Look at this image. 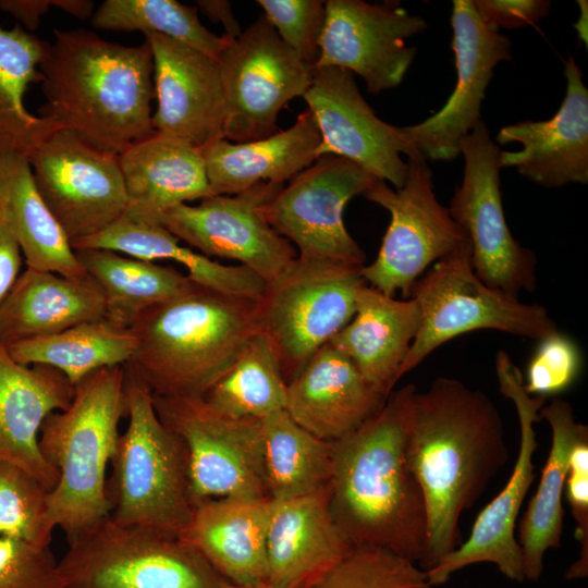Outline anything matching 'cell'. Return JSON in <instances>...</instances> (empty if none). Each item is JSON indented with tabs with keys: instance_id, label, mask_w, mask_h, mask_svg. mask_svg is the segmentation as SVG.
Listing matches in <instances>:
<instances>
[{
	"instance_id": "cell-22",
	"label": "cell",
	"mask_w": 588,
	"mask_h": 588,
	"mask_svg": "<svg viewBox=\"0 0 588 588\" xmlns=\"http://www.w3.org/2000/svg\"><path fill=\"white\" fill-rule=\"evenodd\" d=\"M566 91L558 112L547 121H523L504 126L495 140L519 143L522 150L500 151V168L515 167L546 188L588 182V89L569 57L564 63Z\"/></svg>"
},
{
	"instance_id": "cell-44",
	"label": "cell",
	"mask_w": 588,
	"mask_h": 588,
	"mask_svg": "<svg viewBox=\"0 0 588 588\" xmlns=\"http://www.w3.org/2000/svg\"><path fill=\"white\" fill-rule=\"evenodd\" d=\"M0 588H64L50 547L0 537Z\"/></svg>"
},
{
	"instance_id": "cell-17",
	"label": "cell",
	"mask_w": 588,
	"mask_h": 588,
	"mask_svg": "<svg viewBox=\"0 0 588 588\" xmlns=\"http://www.w3.org/2000/svg\"><path fill=\"white\" fill-rule=\"evenodd\" d=\"M284 184L260 182L238 194L182 204L158 221L198 253L236 260L266 284L297 258L293 245L266 220L262 207Z\"/></svg>"
},
{
	"instance_id": "cell-37",
	"label": "cell",
	"mask_w": 588,
	"mask_h": 588,
	"mask_svg": "<svg viewBox=\"0 0 588 588\" xmlns=\"http://www.w3.org/2000/svg\"><path fill=\"white\" fill-rule=\"evenodd\" d=\"M135 346L136 339L131 329L101 319L23 340L7 347L17 363L54 368L74 387L94 371L127 365Z\"/></svg>"
},
{
	"instance_id": "cell-47",
	"label": "cell",
	"mask_w": 588,
	"mask_h": 588,
	"mask_svg": "<svg viewBox=\"0 0 588 588\" xmlns=\"http://www.w3.org/2000/svg\"><path fill=\"white\" fill-rule=\"evenodd\" d=\"M23 260L20 245L0 204V304L21 274Z\"/></svg>"
},
{
	"instance_id": "cell-52",
	"label": "cell",
	"mask_w": 588,
	"mask_h": 588,
	"mask_svg": "<svg viewBox=\"0 0 588 588\" xmlns=\"http://www.w3.org/2000/svg\"><path fill=\"white\" fill-rule=\"evenodd\" d=\"M221 588H273L268 583L257 584V585H238L230 581H225Z\"/></svg>"
},
{
	"instance_id": "cell-36",
	"label": "cell",
	"mask_w": 588,
	"mask_h": 588,
	"mask_svg": "<svg viewBox=\"0 0 588 588\" xmlns=\"http://www.w3.org/2000/svg\"><path fill=\"white\" fill-rule=\"evenodd\" d=\"M260 452L269 500L302 497L328 487L333 442L311 434L285 411L260 420Z\"/></svg>"
},
{
	"instance_id": "cell-26",
	"label": "cell",
	"mask_w": 588,
	"mask_h": 588,
	"mask_svg": "<svg viewBox=\"0 0 588 588\" xmlns=\"http://www.w3.org/2000/svg\"><path fill=\"white\" fill-rule=\"evenodd\" d=\"M269 511V499L205 501L194 506L180 539L230 583H268Z\"/></svg>"
},
{
	"instance_id": "cell-2",
	"label": "cell",
	"mask_w": 588,
	"mask_h": 588,
	"mask_svg": "<svg viewBox=\"0 0 588 588\" xmlns=\"http://www.w3.org/2000/svg\"><path fill=\"white\" fill-rule=\"evenodd\" d=\"M416 387L393 390L359 428L333 442L328 504L352 547H376L420 563L427 510L406 456Z\"/></svg>"
},
{
	"instance_id": "cell-25",
	"label": "cell",
	"mask_w": 588,
	"mask_h": 588,
	"mask_svg": "<svg viewBox=\"0 0 588 588\" xmlns=\"http://www.w3.org/2000/svg\"><path fill=\"white\" fill-rule=\"evenodd\" d=\"M351 548L331 516L328 487L270 500L267 561L268 584L273 588H308Z\"/></svg>"
},
{
	"instance_id": "cell-28",
	"label": "cell",
	"mask_w": 588,
	"mask_h": 588,
	"mask_svg": "<svg viewBox=\"0 0 588 588\" xmlns=\"http://www.w3.org/2000/svg\"><path fill=\"white\" fill-rule=\"evenodd\" d=\"M320 143L317 122L307 110L285 131L243 143L219 138L199 152L211 194L234 195L260 182H289L314 163Z\"/></svg>"
},
{
	"instance_id": "cell-42",
	"label": "cell",
	"mask_w": 588,
	"mask_h": 588,
	"mask_svg": "<svg viewBox=\"0 0 588 588\" xmlns=\"http://www.w3.org/2000/svg\"><path fill=\"white\" fill-rule=\"evenodd\" d=\"M264 15L283 42L310 68L319 58V44L326 21L320 0H258Z\"/></svg>"
},
{
	"instance_id": "cell-43",
	"label": "cell",
	"mask_w": 588,
	"mask_h": 588,
	"mask_svg": "<svg viewBox=\"0 0 588 588\" xmlns=\"http://www.w3.org/2000/svg\"><path fill=\"white\" fill-rule=\"evenodd\" d=\"M580 370L577 344L558 331L540 340L527 366L524 388L532 396L558 395L576 381Z\"/></svg>"
},
{
	"instance_id": "cell-11",
	"label": "cell",
	"mask_w": 588,
	"mask_h": 588,
	"mask_svg": "<svg viewBox=\"0 0 588 588\" xmlns=\"http://www.w3.org/2000/svg\"><path fill=\"white\" fill-rule=\"evenodd\" d=\"M152 397L160 420L185 446L193 506L223 498L269 499L260 420L231 419L203 397Z\"/></svg>"
},
{
	"instance_id": "cell-35",
	"label": "cell",
	"mask_w": 588,
	"mask_h": 588,
	"mask_svg": "<svg viewBox=\"0 0 588 588\" xmlns=\"http://www.w3.org/2000/svg\"><path fill=\"white\" fill-rule=\"evenodd\" d=\"M48 45L19 25L0 26V155L27 158L60 130L53 121L28 112L24 105L27 87L42 81L39 65Z\"/></svg>"
},
{
	"instance_id": "cell-48",
	"label": "cell",
	"mask_w": 588,
	"mask_h": 588,
	"mask_svg": "<svg viewBox=\"0 0 588 588\" xmlns=\"http://www.w3.org/2000/svg\"><path fill=\"white\" fill-rule=\"evenodd\" d=\"M51 7L52 0H0V10L11 14L29 33L37 29Z\"/></svg>"
},
{
	"instance_id": "cell-46",
	"label": "cell",
	"mask_w": 588,
	"mask_h": 588,
	"mask_svg": "<svg viewBox=\"0 0 588 588\" xmlns=\"http://www.w3.org/2000/svg\"><path fill=\"white\" fill-rule=\"evenodd\" d=\"M471 3L481 21L495 30L534 25L551 8L548 0H474Z\"/></svg>"
},
{
	"instance_id": "cell-10",
	"label": "cell",
	"mask_w": 588,
	"mask_h": 588,
	"mask_svg": "<svg viewBox=\"0 0 588 588\" xmlns=\"http://www.w3.org/2000/svg\"><path fill=\"white\" fill-rule=\"evenodd\" d=\"M363 196L391 217L376 259L362 267L365 282L388 296L401 292L404 299L409 298L414 283L429 266L467 238L437 199L431 170L422 159H408L402 187L391 188L377 179Z\"/></svg>"
},
{
	"instance_id": "cell-41",
	"label": "cell",
	"mask_w": 588,
	"mask_h": 588,
	"mask_svg": "<svg viewBox=\"0 0 588 588\" xmlns=\"http://www.w3.org/2000/svg\"><path fill=\"white\" fill-rule=\"evenodd\" d=\"M308 588H434L426 571L391 551L352 547Z\"/></svg>"
},
{
	"instance_id": "cell-29",
	"label": "cell",
	"mask_w": 588,
	"mask_h": 588,
	"mask_svg": "<svg viewBox=\"0 0 588 588\" xmlns=\"http://www.w3.org/2000/svg\"><path fill=\"white\" fill-rule=\"evenodd\" d=\"M420 326L413 298L396 299L365 283L350 322L329 343L344 353L377 391L389 395Z\"/></svg>"
},
{
	"instance_id": "cell-39",
	"label": "cell",
	"mask_w": 588,
	"mask_h": 588,
	"mask_svg": "<svg viewBox=\"0 0 588 588\" xmlns=\"http://www.w3.org/2000/svg\"><path fill=\"white\" fill-rule=\"evenodd\" d=\"M95 28L159 34L219 60L233 40L218 36L199 21L198 10L175 0H106L91 16Z\"/></svg>"
},
{
	"instance_id": "cell-9",
	"label": "cell",
	"mask_w": 588,
	"mask_h": 588,
	"mask_svg": "<svg viewBox=\"0 0 588 588\" xmlns=\"http://www.w3.org/2000/svg\"><path fill=\"white\" fill-rule=\"evenodd\" d=\"M363 266L296 258L257 303L259 331L289 383L353 318Z\"/></svg>"
},
{
	"instance_id": "cell-5",
	"label": "cell",
	"mask_w": 588,
	"mask_h": 588,
	"mask_svg": "<svg viewBox=\"0 0 588 588\" xmlns=\"http://www.w3.org/2000/svg\"><path fill=\"white\" fill-rule=\"evenodd\" d=\"M125 366L91 372L74 385L71 404L42 422L38 445L59 473L48 493V519L70 540L110 515L106 469L125 415Z\"/></svg>"
},
{
	"instance_id": "cell-33",
	"label": "cell",
	"mask_w": 588,
	"mask_h": 588,
	"mask_svg": "<svg viewBox=\"0 0 588 588\" xmlns=\"http://www.w3.org/2000/svg\"><path fill=\"white\" fill-rule=\"evenodd\" d=\"M0 204L27 268L82 277L68 236L41 198L26 157L0 155Z\"/></svg>"
},
{
	"instance_id": "cell-49",
	"label": "cell",
	"mask_w": 588,
	"mask_h": 588,
	"mask_svg": "<svg viewBox=\"0 0 588 588\" xmlns=\"http://www.w3.org/2000/svg\"><path fill=\"white\" fill-rule=\"evenodd\" d=\"M197 7L212 22L221 23L223 25L225 28V36L235 39L241 35L242 30L229 1L198 0Z\"/></svg>"
},
{
	"instance_id": "cell-40",
	"label": "cell",
	"mask_w": 588,
	"mask_h": 588,
	"mask_svg": "<svg viewBox=\"0 0 588 588\" xmlns=\"http://www.w3.org/2000/svg\"><path fill=\"white\" fill-rule=\"evenodd\" d=\"M48 493L32 474L0 461V537L49 547L54 528L48 519Z\"/></svg>"
},
{
	"instance_id": "cell-23",
	"label": "cell",
	"mask_w": 588,
	"mask_h": 588,
	"mask_svg": "<svg viewBox=\"0 0 588 588\" xmlns=\"http://www.w3.org/2000/svg\"><path fill=\"white\" fill-rule=\"evenodd\" d=\"M388 396L366 381L350 357L327 343L287 383L285 412L311 434L335 442L372 417Z\"/></svg>"
},
{
	"instance_id": "cell-14",
	"label": "cell",
	"mask_w": 588,
	"mask_h": 588,
	"mask_svg": "<svg viewBox=\"0 0 588 588\" xmlns=\"http://www.w3.org/2000/svg\"><path fill=\"white\" fill-rule=\"evenodd\" d=\"M377 180L351 160L322 155L262 207L268 223L302 259L364 266L366 255L347 232L343 211Z\"/></svg>"
},
{
	"instance_id": "cell-18",
	"label": "cell",
	"mask_w": 588,
	"mask_h": 588,
	"mask_svg": "<svg viewBox=\"0 0 588 588\" xmlns=\"http://www.w3.org/2000/svg\"><path fill=\"white\" fill-rule=\"evenodd\" d=\"M315 68L338 66L359 75L377 94L399 86L415 54L408 37L422 33L427 22L397 2L329 0Z\"/></svg>"
},
{
	"instance_id": "cell-27",
	"label": "cell",
	"mask_w": 588,
	"mask_h": 588,
	"mask_svg": "<svg viewBox=\"0 0 588 588\" xmlns=\"http://www.w3.org/2000/svg\"><path fill=\"white\" fill-rule=\"evenodd\" d=\"M126 192L123 216L158 222L170 209L211 196L199 148L155 133L120 155Z\"/></svg>"
},
{
	"instance_id": "cell-7",
	"label": "cell",
	"mask_w": 588,
	"mask_h": 588,
	"mask_svg": "<svg viewBox=\"0 0 588 588\" xmlns=\"http://www.w3.org/2000/svg\"><path fill=\"white\" fill-rule=\"evenodd\" d=\"M409 298L419 307L420 326L400 379L443 343L466 332L492 329L536 340L558 332L546 307L522 303L476 275L468 237L427 269L414 283Z\"/></svg>"
},
{
	"instance_id": "cell-3",
	"label": "cell",
	"mask_w": 588,
	"mask_h": 588,
	"mask_svg": "<svg viewBox=\"0 0 588 588\" xmlns=\"http://www.w3.org/2000/svg\"><path fill=\"white\" fill-rule=\"evenodd\" d=\"M39 117L113 155L156 133L154 60L147 40L125 46L87 29H53L39 65Z\"/></svg>"
},
{
	"instance_id": "cell-30",
	"label": "cell",
	"mask_w": 588,
	"mask_h": 588,
	"mask_svg": "<svg viewBox=\"0 0 588 588\" xmlns=\"http://www.w3.org/2000/svg\"><path fill=\"white\" fill-rule=\"evenodd\" d=\"M105 316L102 292L87 273L66 277L26 268L0 304V342L9 346Z\"/></svg>"
},
{
	"instance_id": "cell-12",
	"label": "cell",
	"mask_w": 588,
	"mask_h": 588,
	"mask_svg": "<svg viewBox=\"0 0 588 588\" xmlns=\"http://www.w3.org/2000/svg\"><path fill=\"white\" fill-rule=\"evenodd\" d=\"M500 148L480 121L460 144L463 180L449 206L452 219L466 233L476 275L488 286L518 297L536 287L535 253L512 235L500 189Z\"/></svg>"
},
{
	"instance_id": "cell-45",
	"label": "cell",
	"mask_w": 588,
	"mask_h": 588,
	"mask_svg": "<svg viewBox=\"0 0 588 588\" xmlns=\"http://www.w3.org/2000/svg\"><path fill=\"white\" fill-rule=\"evenodd\" d=\"M564 491L576 524L575 537L580 544L579 556L565 577L585 578L588 575V438L577 442L571 452Z\"/></svg>"
},
{
	"instance_id": "cell-6",
	"label": "cell",
	"mask_w": 588,
	"mask_h": 588,
	"mask_svg": "<svg viewBox=\"0 0 588 588\" xmlns=\"http://www.w3.org/2000/svg\"><path fill=\"white\" fill-rule=\"evenodd\" d=\"M125 370L128 424L110 462V517L123 526L180 538L194 509L186 450L160 420L151 391Z\"/></svg>"
},
{
	"instance_id": "cell-31",
	"label": "cell",
	"mask_w": 588,
	"mask_h": 588,
	"mask_svg": "<svg viewBox=\"0 0 588 588\" xmlns=\"http://www.w3.org/2000/svg\"><path fill=\"white\" fill-rule=\"evenodd\" d=\"M552 432L551 449L539 486L530 499L518 527L525 579L537 581L543 572L549 549L559 548L563 531L562 498L573 448L588 438V427L575 419L572 405L559 397L539 411Z\"/></svg>"
},
{
	"instance_id": "cell-8",
	"label": "cell",
	"mask_w": 588,
	"mask_h": 588,
	"mask_svg": "<svg viewBox=\"0 0 588 588\" xmlns=\"http://www.w3.org/2000/svg\"><path fill=\"white\" fill-rule=\"evenodd\" d=\"M64 588H221L228 581L177 537L115 523L110 515L68 540Z\"/></svg>"
},
{
	"instance_id": "cell-21",
	"label": "cell",
	"mask_w": 588,
	"mask_h": 588,
	"mask_svg": "<svg viewBox=\"0 0 588 588\" xmlns=\"http://www.w3.org/2000/svg\"><path fill=\"white\" fill-rule=\"evenodd\" d=\"M144 36L154 60L155 131L197 148L224 138L219 61L175 39L152 33Z\"/></svg>"
},
{
	"instance_id": "cell-24",
	"label": "cell",
	"mask_w": 588,
	"mask_h": 588,
	"mask_svg": "<svg viewBox=\"0 0 588 588\" xmlns=\"http://www.w3.org/2000/svg\"><path fill=\"white\" fill-rule=\"evenodd\" d=\"M74 387L59 370L17 363L0 342V461L13 463L49 491L59 473L42 456L38 440L44 420L72 402Z\"/></svg>"
},
{
	"instance_id": "cell-50",
	"label": "cell",
	"mask_w": 588,
	"mask_h": 588,
	"mask_svg": "<svg viewBox=\"0 0 588 588\" xmlns=\"http://www.w3.org/2000/svg\"><path fill=\"white\" fill-rule=\"evenodd\" d=\"M52 7L83 20L91 19L95 12L94 2L89 0H52Z\"/></svg>"
},
{
	"instance_id": "cell-51",
	"label": "cell",
	"mask_w": 588,
	"mask_h": 588,
	"mask_svg": "<svg viewBox=\"0 0 588 588\" xmlns=\"http://www.w3.org/2000/svg\"><path fill=\"white\" fill-rule=\"evenodd\" d=\"M578 5H579V9H580V14H579V17L577 20V22L574 24V28L575 30L577 32L578 34V37L580 38L581 41H584L587 46V42H588V5H587V1L586 0H579L577 1Z\"/></svg>"
},
{
	"instance_id": "cell-32",
	"label": "cell",
	"mask_w": 588,
	"mask_h": 588,
	"mask_svg": "<svg viewBox=\"0 0 588 588\" xmlns=\"http://www.w3.org/2000/svg\"><path fill=\"white\" fill-rule=\"evenodd\" d=\"M74 249H106L138 259L171 260L186 270L197 285L226 295L258 301L266 282L244 266H228L189 247L158 222L122 216L118 221L94 236L73 245Z\"/></svg>"
},
{
	"instance_id": "cell-16",
	"label": "cell",
	"mask_w": 588,
	"mask_h": 588,
	"mask_svg": "<svg viewBox=\"0 0 588 588\" xmlns=\"http://www.w3.org/2000/svg\"><path fill=\"white\" fill-rule=\"evenodd\" d=\"M26 159L41 198L72 247L125 213L127 198L117 155L60 128Z\"/></svg>"
},
{
	"instance_id": "cell-4",
	"label": "cell",
	"mask_w": 588,
	"mask_h": 588,
	"mask_svg": "<svg viewBox=\"0 0 588 588\" xmlns=\"http://www.w3.org/2000/svg\"><path fill=\"white\" fill-rule=\"evenodd\" d=\"M256 302L195 284L137 319L125 366L154 395L203 397L260 332Z\"/></svg>"
},
{
	"instance_id": "cell-13",
	"label": "cell",
	"mask_w": 588,
	"mask_h": 588,
	"mask_svg": "<svg viewBox=\"0 0 588 588\" xmlns=\"http://www.w3.org/2000/svg\"><path fill=\"white\" fill-rule=\"evenodd\" d=\"M218 61L225 99L223 136L233 143L277 133L280 110L311 84L313 68L283 42L264 14Z\"/></svg>"
},
{
	"instance_id": "cell-20",
	"label": "cell",
	"mask_w": 588,
	"mask_h": 588,
	"mask_svg": "<svg viewBox=\"0 0 588 588\" xmlns=\"http://www.w3.org/2000/svg\"><path fill=\"white\" fill-rule=\"evenodd\" d=\"M451 25L457 81L446 103L418 124L402 126L406 139L427 160L449 161L481 121V103L499 62L511 59V41L486 25L470 0H454Z\"/></svg>"
},
{
	"instance_id": "cell-15",
	"label": "cell",
	"mask_w": 588,
	"mask_h": 588,
	"mask_svg": "<svg viewBox=\"0 0 588 588\" xmlns=\"http://www.w3.org/2000/svg\"><path fill=\"white\" fill-rule=\"evenodd\" d=\"M500 392L515 404L519 421V448L513 471L493 500L478 514L469 537L455 550L426 569L432 586L445 584L452 574L476 563H492L509 579L525 580L520 547L515 537L516 519L536 477L534 454L538 448L534 424L546 397L529 395L524 377L505 351L495 357Z\"/></svg>"
},
{
	"instance_id": "cell-1",
	"label": "cell",
	"mask_w": 588,
	"mask_h": 588,
	"mask_svg": "<svg viewBox=\"0 0 588 588\" xmlns=\"http://www.w3.org/2000/svg\"><path fill=\"white\" fill-rule=\"evenodd\" d=\"M406 456L426 502V571L462 543V514L509 460L501 415L482 391L437 378L415 392Z\"/></svg>"
},
{
	"instance_id": "cell-38",
	"label": "cell",
	"mask_w": 588,
	"mask_h": 588,
	"mask_svg": "<svg viewBox=\"0 0 588 588\" xmlns=\"http://www.w3.org/2000/svg\"><path fill=\"white\" fill-rule=\"evenodd\" d=\"M286 387L270 342L258 332L203 399L213 411L231 419L261 420L285 411Z\"/></svg>"
},
{
	"instance_id": "cell-19",
	"label": "cell",
	"mask_w": 588,
	"mask_h": 588,
	"mask_svg": "<svg viewBox=\"0 0 588 588\" xmlns=\"http://www.w3.org/2000/svg\"><path fill=\"white\" fill-rule=\"evenodd\" d=\"M303 97L320 132L318 158L335 155L390 182L394 188L404 185L407 162L401 154L408 159L421 158L401 127L376 115L350 71L338 66L314 68L311 84Z\"/></svg>"
},
{
	"instance_id": "cell-34",
	"label": "cell",
	"mask_w": 588,
	"mask_h": 588,
	"mask_svg": "<svg viewBox=\"0 0 588 588\" xmlns=\"http://www.w3.org/2000/svg\"><path fill=\"white\" fill-rule=\"evenodd\" d=\"M102 292L105 319L131 329L150 308L191 290L195 283L175 268L106 249H74Z\"/></svg>"
}]
</instances>
